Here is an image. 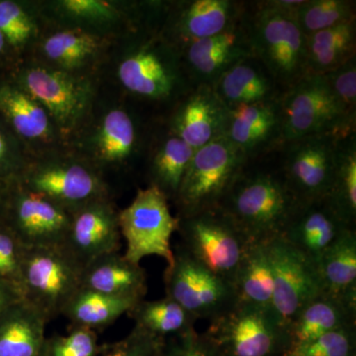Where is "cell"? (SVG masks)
I'll return each mask as SVG.
<instances>
[{"instance_id": "obj_36", "label": "cell", "mask_w": 356, "mask_h": 356, "mask_svg": "<svg viewBox=\"0 0 356 356\" xmlns=\"http://www.w3.org/2000/svg\"><path fill=\"white\" fill-rule=\"evenodd\" d=\"M98 48L95 37L81 31L56 33L46 40L44 51L47 57L63 67L83 65Z\"/></svg>"}, {"instance_id": "obj_12", "label": "cell", "mask_w": 356, "mask_h": 356, "mask_svg": "<svg viewBox=\"0 0 356 356\" xmlns=\"http://www.w3.org/2000/svg\"><path fill=\"white\" fill-rule=\"evenodd\" d=\"M273 275L271 311L286 332L287 325L306 304L323 293L315 267L282 238L266 243Z\"/></svg>"}, {"instance_id": "obj_10", "label": "cell", "mask_w": 356, "mask_h": 356, "mask_svg": "<svg viewBox=\"0 0 356 356\" xmlns=\"http://www.w3.org/2000/svg\"><path fill=\"white\" fill-rule=\"evenodd\" d=\"M165 296L170 297L196 320L210 322L236 305L235 288L218 277L191 257L181 245L173 250V261L166 266Z\"/></svg>"}, {"instance_id": "obj_22", "label": "cell", "mask_w": 356, "mask_h": 356, "mask_svg": "<svg viewBox=\"0 0 356 356\" xmlns=\"http://www.w3.org/2000/svg\"><path fill=\"white\" fill-rule=\"evenodd\" d=\"M213 89L229 110L278 100L283 93L268 70L254 55L242 58L229 67Z\"/></svg>"}, {"instance_id": "obj_25", "label": "cell", "mask_w": 356, "mask_h": 356, "mask_svg": "<svg viewBox=\"0 0 356 356\" xmlns=\"http://www.w3.org/2000/svg\"><path fill=\"white\" fill-rule=\"evenodd\" d=\"M48 321L24 299L0 315V356H43Z\"/></svg>"}, {"instance_id": "obj_44", "label": "cell", "mask_w": 356, "mask_h": 356, "mask_svg": "<svg viewBox=\"0 0 356 356\" xmlns=\"http://www.w3.org/2000/svg\"><path fill=\"white\" fill-rule=\"evenodd\" d=\"M62 6L67 13L89 20L111 19L117 14L111 4L100 0H65Z\"/></svg>"}, {"instance_id": "obj_35", "label": "cell", "mask_w": 356, "mask_h": 356, "mask_svg": "<svg viewBox=\"0 0 356 356\" xmlns=\"http://www.w3.org/2000/svg\"><path fill=\"white\" fill-rule=\"evenodd\" d=\"M305 36L356 20V1L304 0L295 14Z\"/></svg>"}, {"instance_id": "obj_14", "label": "cell", "mask_w": 356, "mask_h": 356, "mask_svg": "<svg viewBox=\"0 0 356 356\" xmlns=\"http://www.w3.org/2000/svg\"><path fill=\"white\" fill-rule=\"evenodd\" d=\"M355 229L331 199L300 203L281 238L313 266L346 232Z\"/></svg>"}, {"instance_id": "obj_7", "label": "cell", "mask_w": 356, "mask_h": 356, "mask_svg": "<svg viewBox=\"0 0 356 356\" xmlns=\"http://www.w3.org/2000/svg\"><path fill=\"white\" fill-rule=\"evenodd\" d=\"M121 236L126 242L124 257L140 264L145 257H163L168 266L173 261L172 236L179 220L170 212L168 199L153 185L139 189L132 203L118 214Z\"/></svg>"}, {"instance_id": "obj_41", "label": "cell", "mask_w": 356, "mask_h": 356, "mask_svg": "<svg viewBox=\"0 0 356 356\" xmlns=\"http://www.w3.org/2000/svg\"><path fill=\"white\" fill-rule=\"evenodd\" d=\"M161 341L134 325L130 334L121 341L100 346L96 356H154Z\"/></svg>"}, {"instance_id": "obj_32", "label": "cell", "mask_w": 356, "mask_h": 356, "mask_svg": "<svg viewBox=\"0 0 356 356\" xmlns=\"http://www.w3.org/2000/svg\"><path fill=\"white\" fill-rule=\"evenodd\" d=\"M0 111L16 132L27 139H42L50 132L48 113L24 90L0 86Z\"/></svg>"}, {"instance_id": "obj_23", "label": "cell", "mask_w": 356, "mask_h": 356, "mask_svg": "<svg viewBox=\"0 0 356 356\" xmlns=\"http://www.w3.org/2000/svg\"><path fill=\"white\" fill-rule=\"evenodd\" d=\"M356 305L327 293L311 300L286 327L289 350L324 336L327 332L356 325Z\"/></svg>"}, {"instance_id": "obj_21", "label": "cell", "mask_w": 356, "mask_h": 356, "mask_svg": "<svg viewBox=\"0 0 356 356\" xmlns=\"http://www.w3.org/2000/svg\"><path fill=\"white\" fill-rule=\"evenodd\" d=\"M245 2L236 0H191L179 4L172 23L177 49L216 36L242 20Z\"/></svg>"}, {"instance_id": "obj_15", "label": "cell", "mask_w": 356, "mask_h": 356, "mask_svg": "<svg viewBox=\"0 0 356 356\" xmlns=\"http://www.w3.org/2000/svg\"><path fill=\"white\" fill-rule=\"evenodd\" d=\"M178 51L192 88L199 86L213 88L229 67L252 55L243 18L226 31L184 44Z\"/></svg>"}, {"instance_id": "obj_2", "label": "cell", "mask_w": 356, "mask_h": 356, "mask_svg": "<svg viewBox=\"0 0 356 356\" xmlns=\"http://www.w3.org/2000/svg\"><path fill=\"white\" fill-rule=\"evenodd\" d=\"M243 23L252 55L283 92L307 76L306 36L295 14L271 0L245 2Z\"/></svg>"}, {"instance_id": "obj_31", "label": "cell", "mask_w": 356, "mask_h": 356, "mask_svg": "<svg viewBox=\"0 0 356 356\" xmlns=\"http://www.w3.org/2000/svg\"><path fill=\"white\" fill-rule=\"evenodd\" d=\"M194 149L177 136L170 134L156 149L152 159L151 185L175 200Z\"/></svg>"}, {"instance_id": "obj_3", "label": "cell", "mask_w": 356, "mask_h": 356, "mask_svg": "<svg viewBox=\"0 0 356 356\" xmlns=\"http://www.w3.org/2000/svg\"><path fill=\"white\" fill-rule=\"evenodd\" d=\"M280 107L284 143L308 136L356 132V118L348 114L323 74H308L285 90Z\"/></svg>"}, {"instance_id": "obj_13", "label": "cell", "mask_w": 356, "mask_h": 356, "mask_svg": "<svg viewBox=\"0 0 356 356\" xmlns=\"http://www.w3.org/2000/svg\"><path fill=\"white\" fill-rule=\"evenodd\" d=\"M118 214L105 198L86 204L70 214L60 248L83 269L103 255L120 252Z\"/></svg>"}, {"instance_id": "obj_33", "label": "cell", "mask_w": 356, "mask_h": 356, "mask_svg": "<svg viewBox=\"0 0 356 356\" xmlns=\"http://www.w3.org/2000/svg\"><path fill=\"white\" fill-rule=\"evenodd\" d=\"M339 212L356 225V132L346 134L337 143L336 168L329 196Z\"/></svg>"}, {"instance_id": "obj_37", "label": "cell", "mask_w": 356, "mask_h": 356, "mask_svg": "<svg viewBox=\"0 0 356 356\" xmlns=\"http://www.w3.org/2000/svg\"><path fill=\"white\" fill-rule=\"evenodd\" d=\"M283 356H356V325L327 332Z\"/></svg>"}, {"instance_id": "obj_11", "label": "cell", "mask_w": 356, "mask_h": 356, "mask_svg": "<svg viewBox=\"0 0 356 356\" xmlns=\"http://www.w3.org/2000/svg\"><path fill=\"white\" fill-rule=\"evenodd\" d=\"M118 76L133 95L165 102L181 98L192 88L180 60L179 51L146 44L129 55L119 65Z\"/></svg>"}, {"instance_id": "obj_24", "label": "cell", "mask_w": 356, "mask_h": 356, "mask_svg": "<svg viewBox=\"0 0 356 356\" xmlns=\"http://www.w3.org/2000/svg\"><path fill=\"white\" fill-rule=\"evenodd\" d=\"M81 288L109 296L145 299L146 271L120 252L103 255L84 267Z\"/></svg>"}, {"instance_id": "obj_45", "label": "cell", "mask_w": 356, "mask_h": 356, "mask_svg": "<svg viewBox=\"0 0 356 356\" xmlns=\"http://www.w3.org/2000/svg\"><path fill=\"white\" fill-rule=\"evenodd\" d=\"M23 299L22 295L18 288L0 280V315L6 310L8 307Z\"/></svg>"}, {"instance_id": "obj_20", "label": "cell", "mask_w": 356, "mask_h": 356, "mask_svg": "<svg viewBox=\"0 0 356 356\" xmlns=\"http://www.w3.org/2000/svg\"><path fill=\"white\" fill-rule=\"evenodd\" d=\"M172 119V133L192 149L224 137L229 112L212 86L192 88L182 96Z\"/></svg>"}, {"instance_id": "obj_1", "label": "cell", "mask_w": 356, "mask_h": 356, "mask_svg": "<svg viewBox=\"0 0 356 356\" xmlns=\"http://www.w3.org/2000/svg\"><path fill=\"white\" fill-rule=\"evenodd\" d=\"M266 159L247 163L218 207L252 243L280 238L300 205L277 163Z\"/></svg>"}, {"instance_id": "obj_16", "label": "cell", "mask_w": 356, "mask_h": 356, "mask_svg": "<svg viewBox=\"0 0 356 356\" xmlns=\"http://www.w3.org/2000/svg\"><path fill=\"white\" fill-rule=\"evenodd\" d=\"M6 224L25 248L62 247L70 213L48 198L20 188L11 200Z\"/></svg>"}, {"instance_id": "obj_8", "label": "cell", "mask_w": 356, "mask_h": 356, "mask_svg": "<svg viewBox=\"0 0 356 356\" xmlns=\"http://www.w3.org/2000/svg\"><path fill=\"white\" fill-rule=\"evenodd\" d=\"M205 334L221 356H283L289 350L273 311L243 304L212 321Z\"/></svg>"}, {"instance_id": "obj_29", "label": "cell", "mask_w": 356, "mask_h": 356, "mask_svg": "<svg viewBox=\"0 0 356 356\" xmlns=\"http://www.w3.org/2000/svg\"><path fill=\"white\" fill-rule=\"evenodd\" d=\"M143 299L109 296L81 288L70 299L63 315L70 327H86L97 331L113 324Z\"/></svg>"}, {"instance_id": "obj_47", "label": "cell", "mask_w": 356, "mask_h": 356, "mask_svg": "<svg viewBox=\"0 0 356 356\" xmlns=\"http://www.w3.org/2000/svg\"><path fill=\"white\" fill-rule=\"evenodd\" d=\"M4 44H6V39H4L3 35L0 32V53L3 51Z\"/></svg>"}, {"instance_id": "obj_26", "label": "cell", "mask_w": 356, "mask_h": 356, "mask_svg": "<svg viewBox=\"0 0 356 356\" xmlns=\"http://www.w3.org/2000/svg\"><path fill=\"white\" fill-rule=\"evenodd\" d=\"M314 267L323 292L356 305V229L343 234Z\"/></svg>"}, {"instance_id": "obj_28", "label": "cell", "mask_w": 356, "mask_h": 356, "mask_svg": "<svg viewBox=\"0 0 356 356\" xmlns=\"http://www.w3.org/2000/svg\"><path fill=\"white\" fill-rule=\"evenodd\" d=\"M234 288L238 304L271 310L273 275L266 243L250 245L236 271Z\"/></svg>"}, {"instance_id": "obj_30", "label": "cell", "mask_w": 356, "mask_h": 356, "mask_svg": "<svg viewBox=\"0 0 356 356\" xmlns=\"http://www.w3.org/2000/svg\"><path fill=\"white\" fill-rule=\"evenodd\" d=\"M127 314L136 327L161 339L194 331L197 322L184 307L168 296L154 301L140 300Z\"/></svg>"}, {"instance_id": "obj_46", "label": "cell", "mask_w": 356, "mask_h": 356, "mask_svg": "<svg viewBox=\"0 0 356 356\" xmlns=\"http://www.w3.org/2000/svg\"><path fill=\"white\" fill-rule=\"evenodd\" d=\"M6 139H4V136L2 135V133L0 132V163L6 158Z\"/></svg>"}, {"instance_id": "obj_34", "label": "cell", "mask_w": 356, "mask_h": 356, "mask_svg": "<svg viewBox=\"0 0 356 356\" xmlns=\"http://www.w3.org/2000/svg\"><path fill=\"white\" fill-rule=\"evenodd\" d=\"M137 143V130L130 115L124 110H112L105 116L98 135L100 158L121 163L130 158Z\"/></svg>"}, {"instance_id": "obj_4", "label": "cell", "mask_w": 356, "mask_h": 356, "mask_svg": "<svg viewBox=\"0 0 356 356\" xmlns=\"http://www.w3.org/2000/svg\"><path fill=\"white\" fill-rule=\"evenodd\" d=\"M248 163L225 137L195 149L175 199L177 217L219 207Z\"/></svg>"}, {"instance_id": "obj_38", "label": "cell", "mask_w": 356, "mask_h": 356, "mask_svg": "<svg viewBox=\"0 0 356 356\" xmlns=\"http://www.w3.org/2000/svg\"><path fill=\"white\" fill-rule=\"evenodd\" d=\"M99 346L95 331L70 327L67 334L47 337L43 356H96Z\"/></svg>"}, {"instance_id": "obj_9", "label": "cell", "mask_w": 356, "mask_h": 356, "mask_svg": "<svg viewBox=\"0 0 356 356\" xmlns=\"http://www.w3.org/2000/svg\"><path fill=\"white\" fill-rule=\"evenodd\" d=\"M343 135L346 134L299 138L285 142L276 153L280 154L277 166L281 175L299 203L329 196L336 168L337 143Z\"/></svg>"}, {"instance_id": "obj_18", "label": "cell", "mask_w": 356, "mask_h": 356, "mask_svg": "<svg viewBox=\"0 0 356 356\" xmlns=\"http://www.w3.org/2000/svg\"><path fill=\"white\" fill-rule=\"evenodd\" d=\"M23 187L38 193L72 214L86 204L105 198L102 179L81 165H51L32 170Z\"/></svg>"}, {"instance_id": "obj_17", "label": "cell", "mask_w": 356, "mask_h": 356, "mask_svg": "<svg viewBox=\"0 0 356 356\" xmlns=\"http://www.w3.org/2000/svg\"><path fill=\"white\" fill-rule=\"evenodd\" d=\"M224 137L248 163L277 153L284 143L280 99L231 110Z\"/></svg>"}, {"instance_id": "obj_27", "label": "cell", "mask_w": 356, "mask_h": 356, "mask_svg": "<svg viewBox=\"0 0 356 356\" xmlns=\"http://www.w3.org/2000/svg\"><path fill=\"white\" fill-rule=\"evenodd\" d=\"M307 76H322L356 57V20L306 36Z\"/></svg>"}, {"instance_id": "obj_19", "label": "cell", "mask_w": 356, "mask_h": 356, "mask_svg": "<svg viewBox=\"0 0 356 356\" xmlns=\"http://www.w3.org/2000/svg\"><path fill=\"white\" fill-rule=\"evenodd\" d=\"M27 95L41 104L64 130L74 128L88 105V89L60 70L34 67L22 76Z\"/></svg>"}, {"instance_id": "obj_39", "label": "cell", "mask_w": 356, "mask_h": 356, "mask_svg": "<svg viewBox=\"0 0 356 356\" xmlns=\"http://www.w3.org/2000/svg\"><path fill=\"white\" fill-rule=\"evenodd\" d=\"M154 356H221L209 337L194 330L186 334L166 337Z\"/></svg>"}, {"instance_id": "obj_40", "label": "cell", "mask_w": 356, "mask_h": 356, "mask_svg": "<svg viewBox=\"0 0 356 356\" xmlns=\"http://www.w3.org/2000/svg\"><path fill=\"white\" fill-rule=\"evenodd\" d=\"M25 248L6 224L0 225V280L20 291V273ZM21 293V292H20Z\"/></svg>"}, {"instance_id": "obj_6", "label": "cell", "mask_w": 356, "mask_h": 356, "mask_svg": "<svg viewBox=\"0 0 356 356\" xmlns=\"http://www.w3.org/2000/svg\"><path fill=\"white\" fill-rule=\"evenodd\" d=\"M178 220L180 245L211 273L234 286L236 271L252 243L220 208Z\"/></svg>"}, {"instance_id": "obj_43", "label": "cell", "mask_w": 356, "mask_h": 356, "mask_svg": "<svg viewBox=\"0 0 356 356\" xmlns=\"http://www.w3.org/2000/svg\"><path fill=\"white\" fill-rule=\"evenodd\" d=\"M323 76L348 114L356 118V57Z\"/></svg>"}, {"instance_id": "obj_42", "label": "cell", "mask_w": 356, "mask_h": 356, "mask_svg": "<svg viewBox=\"0 0 356 356\" xmlns=\"http://www.w3.org/2000/svg\"><path fill=\"white\" fill-rule=\"evenodd\" d=\"M0 32L9 44L18 47L31 37L33 23L18 4L0 1Z\"/></svg>"}, {"instance_id": "obj_5", "label": "cell", "mask_w": 356, "mask_h": 356, "mask_svg": "<svg viewBox=\"0 0 356 356\" xmlns=\"http://www.w3.org/2000/svg\"><path fill=\"white\" fill-rule=\"evenodd\" d=\"M83 268L60 247L25 248L21 264L22 298L48 323L63 315L81 288Z\"/></svg>"}]
</instances>
